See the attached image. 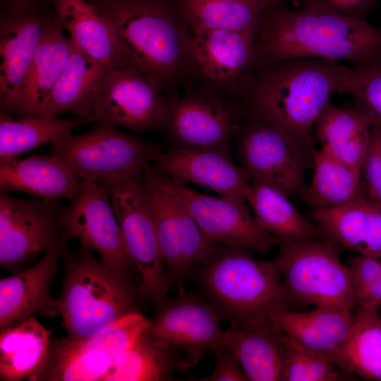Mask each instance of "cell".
<instances>
[{
	"label": "cell",
	"mask_w": 381,
	"mask_h": 381,
	"mask_svg": "<svg viewBox=\"0 0 381 381\" xmlns=\"http://www.w3.org/2000/svg\"><path fill=\"white\" fill-rule=\"evenodd\" d=\"M92 124L87 132L65 136L49 149L80 180L97 182L140 175L162 152L159 145L123 133L112 125Z\"/></svg>",
	"instance_id": "cell-8"
},
{
	"label": "cell",
	"mask_w": 381,
	"mask_h": 381,
	"mask_svg": "<svg viewBox=\"0 0 381 381\" xmlns=\"http://www.w3.org/2000/svg\"><path fill=\"white\" fill-rule=\"evenodd\" d=\"M219 246L200 267L199 282L220 320L241 325L292 306L275 260L255 258L243 247Z\"/></svg>",
	"instance_id": "cell-5"
},
{
	"label": "cell",
	"mask_w": 381,
	"mask_h": 381,
	"mask_svg": "<svg viewBox=\"0 0 381 381\" xmlns=\"http://www.w3.org/2000/svg\"><path fill=\"white\" fill-rule=\"evenodd\" d=\"M335 380L358 379L343 371L327 357L306 349L286 335L282 381Z\"/></svg>",
	"instance_id": "cell-37"
},
{
	"label": "cell",
	"mask_w": 381,
	"mask_h": 381,
	"mask_svg": "<svg viewBox=\"0 0 381 381\" xmlns=\"http://www.w3.org/2000/svg\"><path fill=\"white\" fill-rule=\"evenodd\" d=\"M113 25L123 68L164 88L191 71L188 24L171 0H87Z\"/></svg>",
	"instance_id": "cell-3"
},
{
	"label": "cell",
	"mask_w": 381,
	"mask_h": 381,
	"mask_svg": "<svg viewBox=\"0 0 381 381\" xmlns=\"http://www.w3.org/2000/svg\"><path fill=\"white\" fill-rule=\"evenodd\" d=\"M155 78L131 68H111L107 75L88 118L145 133L165 126L170 99Z\"/></svg>",
	"instance_id": "cell-13"
},
{
	"label": "cell",
	"mask_w": 381,
	"mask_h": 381,
	"mask_svg": "<svg viewBox=\"0 0 381 381\" xmlns=\"http://www.w3.org/2000/svg\"><path fill=\"white\" fill-rule=\"evenodd\" d=\"M373 125L354 108H339L329 102L316 121L315 135L321 148L361 170Z\"/></svg>",
	"instance_id": "cell-31"
},
{
	"label": "cell",
	"mask_w": 381,
	"mask_h": 381,
	"mask_svg": "<svg viewBox=\"0 0 381 381\" xmlns=\"http://www.w3.org/2000/svg\"><path fill=\"white\" fill-rule=\"evenodd\" d=\"M350 69L310 57L253 62L236 90L251 120L279 127L313 147V127Z\"/></svg>",
	"instance_id": "cell-1"
},
{
	"label": "cell",
	"mask_w": 381,
	"mask_h": 381,
	"mask_svg": "<svg viewBox=\"0 0 381 381\" xmlns=\"http://www.w3.org/2000/svg\"><path fill=\"white\" fill-rule=\"evenodd\" d=\"M66 244L46 253L34 265L0 280V331L40 314L59 315L50 286Z\"/></svg>",
	"instance_id": "cell-22"
},
{
	"label": "cell",
	"mask_w": 381,
	"mask_h": 381,
	"mask_svg": "<svg viewBox=\"0 0 381 381\" xmlns=\"http://www.w3.org/2000/svg\"><path fill=\"white\" fill-rule=\"evenodd\" d=\"M146 329V328H145ZM145 330L114 360L102 381H163L180 372L178 349L150 337Z\"/></svg>",
	"instance_id": "cell-33"
},
{
	"label": "cell",
	"mask_w": 381,
	"mask_h": 381,
	"mask_svg": "<svg viewBox=\"0 0 381 381\" xmlns=\"http://www.w3.org/2000/svg\"><path fill=\"white\" fill-rule=\"evenodd\" d=\"M314 173L303 199L313 207L344 205L363 194L361 172L321 148L313 150Z\"/></svg>",
	"instance_id": "cell-35"
},
{
	"label": "cell",
	"mask_w": 381,
	"mask_h": 381,
	"mask_svg": "<svg viewBox=\"0 0 381 381\" xmlns=\"http://www.w3.org/2000/svg\"><path fill=\"white\" fill-rule=\"evenodd\" d=\"M310 217L320 238L339 248L381 259V205L366 195L339 206L313 208Z\"/></svg>",
	"instance_id": "cell-23"
},
{
	"label": "cell",
	"mask_w": 381,
	"mask_h": 381,
	"mask_svg": "<svg viewBox=\"0 0 381 381\" xmlns=\"http://www.w3.org/2000/svg\"><path fill=\"white\" fill-rule=\"evenodd\" d=\"M65 209L59 200H21L1 192V267L23 270L40 255L66 244L71 237L64 226Z\"/></svg>",
	"instance_id": "cell-9"
},
{
	"label": "cell",
	"mask_w": 381,
	"mask_h": 381,
	"mask_svg": "<svg viewBox=\"0 0 381 381\" xmlns=\"http://www.w3.org/2000/svg\"><path fill=\"white\" fill-rule=\"evenodd\" d=\"M378 308H355L344 341L329 357L343 371L365 380L381 381V317Z\"/></svg>",
	"instance_id": "cell-32"
},
{
	"label": "cell",
	"mask_w": 381,
	"mask_h": 381,
	"mask_svg": "<svg viewBox=\"0 0 381 381\" xmlns=\"http://www.w3.org/2000/svg\"><path fill=\"white\" fill-rule=\"evenodd\" d=\"M50 332L35 317L7 327L0 334V380L36 381L46 366Z\"/></svg>",
	"instance_id": "cell-29"
},
{
	"label": "cell",
	"mask_w": 381,
	"mask_h": 381,
	"mask_svg": "<svg viewBox=\"0 0 381 381\" xmlns=\"http://www.w3.org/2000/svg\"><path fill=\"white\" fill-rule=\"evenodd\" d=\"M88 123L82 116L19 117L0 112V161L19 155L47 144H53L72 134L77 127Z\"/></svg>",
	"instance_id": "cell-34"
},
{
	"label": "cell",
	"mask_w": 381,
	"mask_h": 381,
	"mask_svg": "<svg viewBox=\"0 0 381 381\" xmlns=\"http://www.w3.org/2000/svg\"><path fill=\"white\" fill-rule=\"evenodd\" d=\"M366 196L381 205V126L370 129L367 152L361 169Z\"/></svg>",
	"instance_id": "cell-39"
},
{
	"label": "cell",
	"mask_w": 381,
	"mask_h": 381,
	"mask_svg": "<svg viewBox=\"0 0 381 381\" xmlns=\"http://www.w3.org/2000/svg\"><path fill=\"white\" fill-rule=\"evenodd\" d=\"M80 185V179L52 155L0 161L1 192L18 191L45 200L71 201Z\"/></svg>",
	"instance_id": "cell-26"
},
{
	"label": "cell",
	"mask_w": 381,
	"mask_h": 381,
	"mask_svg": "<svg viewBox=\"0 0 381 381\" xmlns=\"http://www.w3.org/2000/svg\"><path fill=\"white\" fill-rule=\"evenodd\" d=\"M246 200L259 226L278 243L320 238L314 223L303 217L289 196L278 188L251 179L246 190Z\"/></svg>",
	"instance_id": "cell-30"
},
{
	"label": "cell",
	"mask_w": 381,
	"mask_h": 381,
	"mask_svg": "<svg viewBox=\"0 0 381 381\" xmlns=\"http://www.w3.org/2000/svg\"><path fill=\"white\" fill-rule=\"evenodd\" d=\"M351 270L355 298V306L367 293L381 270V259L359 255L350 258Z\"/></svg>",
	"instance_id": "cell-40"
},
{
	"label": "cell",
	"mask_w": 381,
	"mask_h": 381,
	"mask_svg": "<svg viewBox=\"0 0 381 381\" xmlns=\"http://www.w3.org/2000/svg\"><path fill=\"white\" fill-rule=\"evenodd\" d=\"M55 13L47 21L20 89L0 112L18 117H42L73 44L65 37Z\"/></svg>",
	"instance_id": "cell-20"
},
{
	"label": "cell",
	"mask_w": 381,
	"mask_h": 381,
	"mask_svg": "<svg viewBox=\"0 0 381 381\" xmlns=\"http://www.w3.org/2000/svg\"><path fill=\"white\" fill-rule=\"evenodd\" d=\"M339 93L348 94L353 108L381 126V58L360 67H351Z\"/></svg>",
	"instance_id": "cell-38"
},
{
	"label": "cell",
	"mask_w": 381,
	"mask_h": 381,
	"mask_svg": "<svg viewBox=\"0 0 381 381\" xmlns=\"http://www.w3.org/2000/svg\"><path fill=\"white\" fill-rule=\"evenodd\" d=\"M64 283L56 299L68 337L85 339L101 333L128 313L139 311L143 294L131 277L98 260L85 246L63 248Z\"/></svg>",
	"instance_id": "cell-4"
},
{
	"label": "cell",
	"mask_w": 381,
	"mask_h": 381,
	"mask_svg": "<svg viewBox=\"0 0 381 381\" xmlns=\"http://www.w3.org/2000/svg\"><path fill=\"white\" fill-rule=\"evenodd\" d=\"M80 181L78 193L64 212L66 232L71 238L79 240L81 246L96 250L105 265L131 277L137 268L107 190L95 181Z\"/></svg>",
	"instance_id": "cell-16"
},
{
	"label": "cell",
	"mask_w": 381,
	"mask_h": 381,
	"mask_svg": "<svg viewBox=\"0 0 381 381\" xmlns=\"http://www.w3.org/2000/svg\"><path fill=\"white\" fill-rule=\"evenodd\" d=\"M215 365L211 374L199 379L200 381H246L244 373L235 353L226 344L213 353Z\"/></svg>",
	"instance_id": "cell-42"
},
{
	"label": "cell",
	"mask_w": 381,
	"mask_h": 381,
	"mask_svg": "<svg viewBox=\"0 0 381 381\" xmlns=\"http://www.w3.org/2000/svg\"><path fill=\"white\" fill-rule=\"evenodd\" d=\"M314 148L279 127L251 120L243 135L240 157L251 179L270 184L286 195L303 197L306 169Z\"/></svg>",
	"instance_id": "cell-12"
},
{
	"label": "cell",
	"mask_w": 381,
	"mask_h": 381,
	"mask_svg": "<svg viewBox=\"0 0 381 381\" xmlns=\"http://www.w3.org/2000/svg\"><path fill=\"white\" fill-rule=\"evenodd\" d=\"M28 0H1V3H15Z\"/></svg>",
	"instance_id": "cell-45"
},
{
	"label": "cell",
	"mask_w": 381,
	"mask_h": 381,
	"mask_svg": "<svg viewBox=\"0 0 381 381\" xmlns=\"http://www.w3.org/2000/svg\"><path fill=\"white\" fill-rule=\"evenodd\" d=\"M97 183L108 192L128 253L140 276V290L156 306L168 296L172 282L162 256L142 174L108 177Z\"/></svg>",
	"instance_id": "cell-7"
},
{
	"label": "cell",
	"mask_w": 381,
	"mask_h": 381,
	"mask_svg": "<svg viewBox=\"0 0 381 381\" xmlns=\"http://www.w3.org/2000/svg\"><path fill=\"white\" fill-rule=\"evenodd\" d=\"M279 245L274 260L291 306L355 310L351 272L337 246L322 238Z\"/></svg>",
	"instance_id": "cell-6"
},
{
	"label": "cell",
	"mask_w": 381,
	"mask_h": 381,
	"mask_svg": "<svg viewBox=\"0 0 381 381\" xmlns=\"http://www.w3.org/2000/svg\"><path fill=\"white\" fill-rule=\"evenodd\" d=\"M355 317V310L316 307L306 312L289 309L269 318L300 345L329 358L347 337Z\"/></svg>",
	"instance_id": "cell-27"
},
{
	"label": "cell",
	"mask_w": 381,
	"mask_h": 381,
	"mask_svg": "<svg viewBox=\"0 0 381 381\" xmlns=\"http://www.w3.org/2000/svg\"><path fill=\"white\" fill-rule=\"evenodd\" d=\"M381 306V270L363 298L356 304L355 308H380Z\"/></svg>",
	"instance_id": "cell-43"
},
{
	"label": "cell",
	"mask_w": 381,
	"mask_h": 381,
	"mask_svg": "<svg viewBox=\"0 0 381 381\" xmlns=\"http://www.w3.org/2000/svg\"><path fill=\"white\" fill-rule=\"evenodd\" d=\"M54 14L50 0L1 3L0 109L22 85L44 27Z\"/></svg>",
	"instance_id": "cell-17"
},
{
	"label": "cell",
	"mask_w": 381,
	"mask_h": 381,
	"mask_svg": "<svg viewBox=\"0 0 381 381\" xmlns=\"http://www.w3.org/2000/svg\"><path fill=\"white\" fill-rule=\"evenodd\" d=\"M142 179L162 256L172 285L180 286L219 246L210 245L186 209L143 170Z\"/></svg>",
	"instance_id": "cell-15"
},
{
	"label": "cell",
	"mask_w": 381,
	"mask_h": 381,
	"mask_svg": "<svg viewBox=\"0 0 381 381\" xmlns=\"http://www.w3.org/2000/svg\"><path fill=\"white\" fill-rule=\"evenodd\" d=\"M152 169L182 183H191L221 197L246 202L251 179L230 158L228 150L192 148L173 145L162 152Z\"/></svg>",
	"instance_id": "cell-18"
},
{
	"label": "cell",
	"mask_w": 381,
	"mask_h": 381,
	"mask_svg": "<svg viewBox=\"0 0 381 381\" xmlns=\"http://www.w3.org/2000/svg\"><path fill=\"white\" fill-rule=\"evenodd\" d=\"M264 11L268 8L287 5L289 0H254Z\"/></svg>",
	"instance_id": "cell-44"
},
{
	"label": "cell",
	"mask_w": 381,
	"mask_h": 381,
	"mask_svg": "<svg viewBox=\"0 0 381 381\" xmlns=\"http://www.w3.org/2000/svg\"><path fill=\"white\" fill-rule=\"evenodd\" d=\"M191 71L214 85L237 88L254 60L255 33L227 30H192Z\"/></svg>",
	"instance_id": "cell-21"
},
{
	"label": "cell",
	"mask_w": 381,
	"mask_h": 381,
	"mask_svg": "<svg viewBox=\"0 0 381 381\" xmlns=\"http://www.w3.org/2000/svg\"><path fill=\"white\" fill-rule=\"evenodd\" d=\"M380 0H302L301 7L322 10L349 18L365 20Z\"/></svg>",
	"instance_id": "cell-41"
},
{
	"label": "cell",
	"mask_w": 381,
	"mask_h": 381,
	"mask_svg": "<svg viewBox=\"0 0 381 381\" xmlns=\"http://www.w3.org/2000/svg\"><path fill=\"white\" fill-rule=\"evenodd\" d=\"M178 5L192 30L255 34L264 12L254 0H179Z\"/></svg>",
	"instance_id": "cell-36"
},
{
	"label": "cell",
	"mask_w": 381,
	"mask_h": 381,
	"mask_svg": "<svg viewBox=\"0 0 381 381\" xmlns=\"http://www.w3.org/2000/svg\"><path fill=\"white\" fill-rule=\"evenodd\" d=\"M146 333L184 354L180 372L199 363L207 352L214 353L225 345V331L217 313L202 297L181 293L156 305Z\"/></svg>",
	"instance_id": "cell-14"
},
{
	"label": "cell",
	"mask_w": 381,
	"mask_h": 381,
	"mask_svg": "<svg viewBox=\"0 0 381 381\" xmlns=\"http://www.w3.org/2000/svg\"><path fill=\"white\" fill-rule=\"evenodd\" d=\"M111 68L92 59L73 44L71 56L50 94L44 116L73 113L85 118L89 123L98 92Z\"/></svg>",
	"instance_id": "cell-28"
},
{
	"label": "cell",
	"mask_w": 381,
	"mask_h": 381,
	"mask_svg": "<svg viewBox=\"0 0 381 381\" xmlns=\"http://www.w3.org/2000/svg\"><path fill=\"white\" fill-rule=\"evenodd\" d=\"M289 57L345 61L360 67L381 58V28L315 8L266 9L255 32L253 62Z\"/></svg>",
	"instance_id": "cell-2"
},
{
	"label": "cell",
	"mask_w": 381,
	"mask_h": 381,
	"mask_svg": "<svg viewBox=\"0 0 381 381\" xmlns=\"http://www.w3.org/2000/svg\"><path fill=\"white\" fill-rule=\"evenodd\" d=\"M237 122V110L219 96L190 93L170 99L164 127L176 146L228 150Z\"/></svg>",
	"instance_id": "cell-19"
},
{
	"label": "cell",
	"mask_w": 381,
	"mask_h": 381,
	"mask_svg": "<svg viewBox=\"0 0 381 381\" xmlns=\"http://www.w3.org/2000/svg\"><path fill=\"white\" fill-rule=\"evenodd\" d=\"M286 335L269 318L230 325L225 344L250 381H282Z\"/></svg>",
	"instance_id": "cell-24"
},
{
	"label": "cell",
	"mask_w": 381,
	"mask_h": 381,
	"mask_svg": "<svg viewBox=\"0 0 381 381\" xmlns=\"http://www.w3.org/2000/svg\"><path fill=\"white\" fill-rule=\"evenodd\" d=\"M54 12L75 47L112 68H124L116 30L87 0H50Z\"/></svg>",
	"instance_id": "cell-25"
},
{
	"label": "cell",
	"mask_w": 381,
	"mask_h": 381,
	"mask_svg": "<svg viewBox=\"0 0 381 381\" xmlns=\"http://www.w3.org/2000/svg\"><path fill=\"white\" fill-rule=\"evenodd\" d=\"M139 311L85 339H52L48 360L36 381H102L115 358L127 349L147 326Z\"/></svg>",
	"instance_id": "cell-11"
},
{
	"label": "cell",
	"mask_w": 381,
	"mask_h": 381,
	"mask_svg": "<svg viewBox=\"0 0 381 381\" xmlns=\"http://www.w3.org/2000/svg\"><path fill=\"white\" fill-rule=\"evenodd\" d=\"M144 170L186 209L210 245L243 247L268 253L278 243L274 237L259 226L245 202L200 193L155 171L150 165Z\"/></svg>",
	"instance_id": "cell-10"
}]
</instances>
